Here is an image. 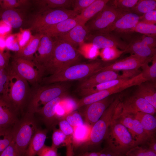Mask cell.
Wrapping results in <instances>:
<instances>
[{
	"label": "cell",
	"instance_id": "ac0fdd59",
	"mask_svg": "<svg viewBox=\"0 0 156 156\" xmlns=\"http://www.w3.org/2000/svg\"><path fill=\"white\" fill-rule=\"evenodd\" d=\"M43 34L33 61L42 69L51 57L54 47V40L53 38L46 34Z\"/></svg>",
	"mask_w": 156,
	"mask_h": 156
},
{
	"label": "cell",
	"instance_id": "ffe728a7",
	"mask_svg": "<svg viewBox=\"0 0 156 156\" xmlns=\"http://www.w3.org/2000/svg\"><path fill=\"white\" fill-rule=\"evenodd\" d=\"M66 98L65 94L47 103L36 113L39 115L40 119L48 128H54L57 121L55 117L56 107Z\"/></svg>",
	"mask_w": 156,
	"mask_h": 156
},
{
	"label": "cell",
	"instance_id": "4316f807",
	"mask_svg": "<svg viewBox=\"0 0 156 156\" xmlns=\"http://www.w3.org/2000/svg\"><path fill=\"white\" fill-rule=\"evenodd\" d=\"M109 0L95 1L76 16L79 23L85 25L101 11L108 3Z\"/></svg>",
	"mask_w": 156,
	"mask_h": 156
},
{
	"label": "cell",
	"instance_id": "83f0119b",
	"mask_svg": "<svg viewBox=\"0 0 156 156\" xmlns=\"http://www.w3.org/2000/svg\"><path fill=\"white\" fill-rule=\"evenodd\" d=\"M125 52L131 53L141 57L150 59L156 54V49L150 48L141 42L140 40H135L128 45L124 50Z\"/></svg>",
	"mask_w": 156,
	"mask_h": 156
},
{
	"label": "cell",
	"instance_id": "6f0895ef",
	"mask_svg": "<svg viewBox=\"0 0 156 156\" xmlns=\"http://www.w3.org/2000/svg\"><path fill=\"white\" fill-rule=\"evenodd\" d=\"M100 152H86L82 153L77 156H99Z\"/></svg>",
	"mask_w": 156,
	"mask_h": 156
},
{
	"label": "cell",
	"instance_id": "4fadbf2b",
	"mask_svg": "<svg viewBox=\"0 0 156 156\" xmlns=\"http://www.w3.org/2000/svg\"><path fill=\"white\" fill-rule=\"evenodd\" d=\"M122 75H119L115 71L100 70L91 76L81 81L78 88L79 89L94 87L99 84L114 79L124 78H130L134 73L132 71H125Z\"/></svg>",
	"mask_w": 156,
	"mask_h": 156
},
{
	"label": "cell",
	"instance_id": "2e32d148",
	"mask_svg": "<svg viewBox=\"0 0 156 156\" xmlns=\"http://www.w3.org/2000/svg\"><path fill=\"white\" fill-rule=\"evenodd\" d=\"M152 58H145L134 55H131L124 59L104 66L100 70H121L126 71L138 70L146 62L151 61Z\"/></svg>",
	"mask_w": 156,
	"mask_h": 156
},
{
	"label": "cell",
	"instance_id": "4dcf8cb0",
	"mask_svg": "<svg viewBox=\"0 0 156 156\" xmlns=\"http://www.w3.org/2000/svg\"><path fill=\"white\" fill-rule=\"evenodd\" d=\"M33 1L40 9H68V8L73 6L75 0H37Z\"/></svg>",
	"mask_w": 156,
	"mask_h": 156
},
{
	"label": "cell",
	"instance_id": "9c48e42d",
	"mask_svg": "<svg viewBox=\"0 0 156 156\" xmlns=\"http://www.w3.org/2000/svg\"><path fill=\"white\" fill-rule=\"evenodd\" d=\"M126 11L120 10L108 2L85 25L89 32L101 31L112 25Z\"/></svg>",
	"mask_w": 156,
	"mask_h": 156
},
{
	"label": "cell",
	"instance_id": "9f6ffc18",
	"mask_svg": "<svg viewBox=\"0 0 156 156\" xmlns=\"http://www.w3.org/2000/svg\"><path fill=\"white\" fill-rule=\"evenodd\" d=\"M100 152L99 156H120L122 155L118 154L106 147Z\"/></svg>",
	"mask_w": 156,
	"mask_h": 156
},
{
	"label": "cell",
	"instance_id": "f5cc1de1",
	"mask_svg": "<svg viewBox=\"0 0 156 156\" xmlns=\"http://www.w3.org/2000/svg\"><path fill=\"white\" fill-rule=\"evenodd\" d=\"M10 55L0 51V68L7 69Z\"/></svg>",
	"mask_w": 156,
	"mask_h": 156
},
{
	"label": "cell",
	"instance_id": "74e56055",
	"mask_svg": "<svg viewBox=\"0 0 156 156\" xmlns=\"http://www.w3.org/2000/svg\"><path fill=\"white\" fill-rule=\"evenodd\" d=\"M13 129H0V153L13 140Z\"/></svg>",
	"mask_w": 156,
	"mask_h": 156
},
{
	"label": "cell",
	"instance_id": "277c9868",
	"mask_svg": "<svg viewBox=\"0 0 156 156\" xmlns=\"http://www.w3.org/2000/svg\"><path fill=\"white\" fill-rule=\"evenodd\" d=\"M52 84L43 86H38V84L34 85L30 90L25 112L36 114L40 109V106L42 107L49 101L65 94L68 88L64 84Z\"/></svg>",
	"mask_w": 156,
	"mask_h": 156
},
{
	"label": "cell",
	"instance_id": "3957f363",
	"mask_svg": "<svg viewBox=\"0 0 156 156\" xmlns=\"http://www.w3.org/2000/svg\"><path fill=\"white\" fill-rule=\"evenodd\" d=\"M6 95L2 98L10 105L20 114L22 115L27 102L31 89L28 82L10 68Z\"/></svg>",
	"mask_w": 156,
	"mask_h": 156
},
{
	"label": "cell",
	"instance_id": "603a6c76",
	"mask_svg": "<svg viewBox=\"0 0 156 156\" xmlns=\"http://www.w3.org/2000/svg\"><path fill=\"white\" fill-rule=\"evenodd\" d=\"M0 19L11 28L21 27L24 21V16L21 10L17 8L0 10Z\"/></svg>",
	"mask_w": 156,
	"mask_h": 156
},
{
	"label": "cell",
	"instance_id": "30bf717a",
	"mask_svg": "<svg viewBox=\"0 0 156 156\" xmlns=\"http://www.w3.org/2000/svg\"><path fill=\"white\" fill-rule=\"evenodd\" d=\"M10 69L33 86L40 81L44 74L42 70L32 61L14 57Z\"/></svg>",
	"mask_w": 156,
	"mask_h": 156
},
{
	"label": "cell",
	"instance_id": "91938a15",
	"mask_svg": "<svg viewBox=\"0 0 156 156\" xmlns=\"http://www.w3.org/2000/svg\"><path fill=\"white\" fill-rule=\"evenodd\" d=\"M120 156H127L126 155H121Z\"/></svg>",
	"mask_w": 156,
	"mask_h": 156
},
{
	"label": "cell",
	"instance_id": "f546056e",
	"mask_svg": "<svg viewBox=\"0 0 156 156\" xmlns=\"http://www.w3.org/2000/svg\"><path fill=\"white\" fill-rule=\"evenodd\" d=\"M133 115L139 121L149 137L155 136L156 118L153 115L142 112H138Z\"/></svg>",
	"mask_w": 156,
	"mask_h": 156
},
{
	"label": "cell",
	"instance_id": "bcb514c9",
	"mask_svg": "<svg viewBox=\"0 0 156 156\" xmlns=\"http://www.w3.org/2000/svg\"><path fill=\"white\" fill-rule=\"evenodd\" d=\"M0 156H21L13 140L9 145L0 153Z\"/></svg>",
	"mask_w": 156,
	"mask_h": 156
},
{
	"label": "cell",
	"instance_id": "d6a6232c",
	"mask_svg": "<svg viewBox=\"0 0 156 156\" xmlns=\"http://www.w3.org/2000/svg\"><path fill=\"white\" fill-rule=\"evenodd\" d=\"M156 1L155 0H138L135 5L130 11L139 14H144L156 10Z\"/></svg>",
	"mask_w": 156,
	"mask_h": 156
},
{
	"label": "cell",
	"instance_id": "60d3db41",
	"mask_svg": "<svg viewBox=\"0 0 156 156\" xmlns=\"http://www.w3.org/2000/svg\"><path fill=\"white\" fill-rule=\"evenodd\" d=\"M64 119L73 127L81 125L84 123L80 114L74 111L67 114Z\"/></svg>",
	"mask_w": 156,
	"mask_h": 156
},
{
	"label": "cell",
	"instance_id": "f907efd6",
	"mask_svg": "<svg viewBox=\"0 0 156 156\" xmlns=\"http://www.w3.org/2000/svg\"><path fill=\"white\" fill-rule=\"evenodd\" d=\"M156 37V35H145L142 36L140 40L144 44L148 47L152 48H155Z\"/></svg>",
	"mask_w": 156,
	"mask_h": 156
},
{
	"label": "cell",
	"instance_id": "8fae6325",
	"mask_svg": "<svg viewBox=\"0 0 156 156\" xmlns=\"http://www.w3.org/2000/svg\"><path fill=\"white\" fill-rule=\"evenodd\" d=\"M156 111V109L146 100L133 95L120 100L115 113L119 115H133L142 112L154 115Z\"/></svg>",
	"mask_w": 156,
	"mask_h": 156
},
{
	"label": "cell",
	"instance_id": "f6af8a7d",
	"mask_svg": "<svg viewBox=\"0 0 156 156\" xmlns=\"http://www.w3.org/2000/svg\"><path fill=\"white\" fill-rule=\"evenodd\" d=\"M30 30V29L22 30L21 32L17 35L20 49L25 46L30 39L32 36Z\"/></svg>",
	"mask_w": 156,
	"mask_h": 156
},
{
	"label": "cell",
	"instance_id": "8992f818",
	"mask_svg": "<svg viewBox=\"0 0 156 156\" xmlns=\"http://www.w3.org/2000/svg\"><path fill=\"white\" fill-rule=\"evenodd\" d=\"M39 127L35 114L24 112L13 129V140L21 156L25 152L32 137Z\"/></svg>",
	"mask_w": 156,
	"mask_h": 156
},
{
	"label": "cell",
	"instance_id": "db71d44e",
	"mask_svg": "<svg viewBox=\"0 0 156 156\" xmlns=\"http://www.w3.org/2000/svg\"><path fill=\"white\" fill-rule=\"evenodd\" d=\"M11 27L2 20L0 21V37H3L11 31Z\"/></svg>",
	"mask_w": 156,
	"mask_h": 156
},
{
	"label": "cell",
	"instance_id": "cb8c5ba5",
	"mask_svg": "<svg viewBox=\"0 0 156 156\" xmlns=\"http://www.w3.org/2000/svg\"><path fill=\"white\" fill-rule=\"evenodd\" d=\"M43 34L38 33L32 36L28 42L17 51L14 57L32 61Z\"/></svg>",
	"mask_w": 156,
	"mask_h": 156
},
{
	"label": "cell",
	"instance_id": "44dd1931",
	"mask_svg": "<svg viewBox=\"0 0 156 156\" xmlns=\"http://www.w3.org/2000/svg\"><path fill=\"white\" fill-rule=\"evenodd\" d=\"M89 32L85 25L79 23L66 34L55 38L65 42L75 48L83 44Z\"/></svg>",
	"mask_w": 156,
	"mask_h": 156
},
{
	"label": "cell",
	"instance_id": "ba28073f",
	"mask_svg": "<svg viewBox=\"0 0 156 156\" xmlns=\"http://www.w3.org/2000/svg\"><path fill=\"white\" fill-rule=\"evenodd\" d=\"M120 101L119 97L114 99L100 118L93 126L88 140L80 148L87 149L99 144L104 140L113 118L116 107Z\"/></svg>",
	"mask_w": 156,
	"mask_h": 156
},
{
	"label": "cell",
	"instance_id": "d6986e66",
	"mask_svg": "<svg viewBox=\"0 0 156 156\" xmlns=\"http://www.w3.org/2000/svg\"><path fill=\"white\" fill-rule=\"evenodd\" d=\"M19 114L0 96V129H12L18 121Z\"/></svg>",
	"mask_w": 156,
	"mask_h": 156
},
{
	"label": "cell",
	"instance_id": "ee69618b",
	"mask_svg": "<svg viewBox=\"0 0 156 156\" xmlns=\"http://www.w3.org/2000/svg\"><path fill=\"white\" fill-rule=\"evenodd\" d=\"M95 1V0H75L73 10L78 14Z\"/></svg>",
	"mask_w": 156,
	"mask_h": 156
},
{
	"label": "cell",
	"instance_id": "b9f144b4",
	"mask_svg": "<svg viewBox=\"0 0 156 156\" xmlns=\"http://www.w3.org/2000/svg\"><path fill=\"white\" fill-rule=\"evenodd\" d=\"M67 136L60 129H54L52 136V143L51 147L57 149V147L65 142Z\"/></svg>",
	"mask_w": 156,
	"mask_h": 156
},
{
	"label": "cell",
	"instance_id": "7dc6e473",
	"mask_svg": "<svg viewBox=\"0 0 156 156\" xmlns=\"http://www.w3.org/2000/svg\"><path fill=\"white\" fill-rule=\"evenodd\" d=\"M140 21L145 23L155 24L156 10H155L143 14L140 16Z\"/></svg>",
	"mask_w": 156,
	"mask_h": 156
},
{
	"label": "cell",
	"instance_id": "680465c9",
	"mask_svg": "<svg viewBox=\"0 0 156 156\" xmlns=\"http://www.w3.org/2000/svg\"><path fill=\"white\" fill-rule=\"evenodd\" d=\"M5 48H6L5 40L3 37H0V51L3 52Z\"/></svg>",
	"mask_w": 156,
	"mask_h": 156
},
{
	"label": "cell",
	"instance_id": "681fc988",
	"mask_svg": "<svg viewBox=\"0 0 156 156\" xmlns=\"http://www.w3.org/2000/svg\"><path fill=\"white\" fill-rule=\"evenodd\" d=\"M37 155L38 156H58L57 149L44 145Z\"/></svg>",
	"mask_w": 156,
	"mask_h": 156
},
{
	"label": "cell",
	"instance_id": "11a10c76",
	"mask_svg": "<svg viewBox=\"0 0 156 156\" xmlns=\"http://www.w3.org/2000/svg\"><path fill=\"white\" fill-rule=\"evenodd\" d=\"M149 149L156 153V140L155 136L151 137L144 144Z\"/></svg>",
	"mask_w": 156,
	"mask_h": 156
},
{
	"label": "cell",
	"instance_id": "9a60e30c",
	"mask_svg": "<svg viewBox=\"0 0 156 156\" xmlns=\"http://www.w3.org/2000/svg\"><path fill=\"white\" fill-rule=\"evenodd\" d=\"M114 98L112 95L86 106L83 116L84 122L92 127L101 117Z\"/></svg>",
	"mask_w": 156,
	"mask_h": 156
},
{
	"label": "cell",
	"instance_id": "5b68a950",
	"mask_svg": "<svg viewBox=\"0 0 156 156\" xmlns=\"http://www.w3.org/2000/svg\"><path fill=\"white\" fill-rule=\"evenodd\" d=\"M104 140L105 147L119 155H125L128 151L136 146L127 129L114 118Z\"/></svg>",
	"mask_w": 156,
	"mask_h": 156
},
{
	"label": "cell",
	"instance_id": "7bdbcfd3",
	"mask_svg": "<svg viewBox=\"0 0 156 156\" xmlns=\"http://www.w3.org/2000/svg\"><path fill=\"white\" fill-rule=\"evenodd\" d=\"M16 36L10 35L8 36L5 40L6 48L8 49L18 51L20 49L18 38Z\"/></svg>",
	"mask_w": 156,
	"mask_h": 156
},
{
	"label": "cell",
	"instance_id": "1f68e13d",
	"mask_svg": "<svg viewBox=\"0 0 156 156\" xmlns=\"http://www.w3.org/2000/svg\"><path fill=\"white\" fill-rule=\"evenodd\" d=\"M152 64L149 66L148 63L149 61L145 62L141 67V72L143 78L146 81L156 83V55L152 58Z\"/></svg>",
	"mask_w": 156,
	"mask_h": 156
},
{
	"label": "cell",
	"instance_id": "8d00e7d4",
	"mask_svg": "<svg viewBox=\"0 0 156 156\" xmlns=\"http://www.w3.org/2000/svg\"><path fill=\"white\" fill-rule=\"evenodd\" d=\"M138 0H113L108 2L111 5L122 10L130 11L136 4Z\"/></svg>",
	"mask_w": 156,
	"mask_h": 156
},
{
	"label": "cell",
	"instance_id": "c3c4849f",
	"mask_svg": "<svg viewBox=\"0 0 156 156\" xmlns=\"http://www.w3.org/2000/svg\"><path fill=\"white\" fill-rule=\"evenodd\" d=\"M59 129L66 136L72 135L73 128L65 119L59 121Z\"/></svg>",
	"mask_w": 156,
	"mask_h": 156
},
{
	"label": "cell",
	"instance_id": "7a4b0ae2",
	"mask_svg": "<svg viewBox=\"0 0 156 156\" xmlns=\"http://www.w3.org/2000/svg\"><path fill=\"white\" fill-rule=\"evenodd\" d=\"M100 62L77 64L43 78L42 82L51 84L77 80H82L99 72L103 67Z\"/></svg>",
	"mask_w": 156,
	"mask_h": 156
},
{
	"label": "cell",
	"instance_id": "7402d4cb",
	"mask_svg": "<svg viewBox=\"0 0 156 156\" xmlns=\"http://www.w3.org/2000/svg\"><path fill=\"white\" fill-rule=\"evenodd\" d=\"M80 23L76 16L68 18L48 27L39 33L56 38L64 34Z\"/></svg>",
	"mask_w": 156,
	"mask_h": 156
},
{
	"label": "cell",
	"instance_id": "d4e9b609",
	"mask_svg": "<svg viewBox=\"0 0 156 156\" xmlns=\"http://www.w3.org/2000/svg\"><path fill=\"white\" fill-rule=\"evenodd\" d=\"M138 86L134 95L144 99L156 109V83L146 81Z\"/></svg>",
	"mask_w": 156,
	"mask_h": 156
},
{
	"label": "cell",
	"instance_id": "484cf974",
	"mask_svg": "<svg viewBox=\"0 0 156 156\" xmlns=\"http://www.w3.org/2000/svg\"><path fill=\"white\" fill-rule=\"evenodd\" d=\"M47 131L39 127L35 133L26 149L25 156H35L44 146Z\"/></svg>",
	"mask_w": 156,
	"mask_h": 156
},
{
	"label": "cell",
	"instance_id": "6da1fadb",
	"mask_svg": "<svg viewBox=\"0 0 156 156\" xmlns=\"http://www.w3.org/2000/svg\"><path fill=\"white\" fill-rule=\"evenodd\" d=\"M80 54L76 48L69 44L55 38L52 55L42 67L43 73L51 75L70 66L78 63Z\"/></svg>",
	"mask_w": 156,
	"mask_h": 156
},
{
	"label": "cell",
	"instance_id": "e575fe53",
	"mask_svg": "<svg viewBox=\"0 0 156 156\" xmlns=\"http://www.w3.org/2000/svg\"><path fill=\"white\" fill-rule=\"evenodd\" d=\"M125 155L127 156H156V153L145 145L142 144L132 148Z\"/></svg>",
	"mask_w": 156,
	"mask_h": 156
},
{
	"label": "cell",
	"instance_id": "816d5d0a",
	"mask_svg": "<svg viewBox=\"0 0 156 156\" xmlns=\"http://www.w3.org/2000/svg\"><path fill=\"white\" fill-rule=\"evenodd\" d=\"M86 56L89 59L94 58L99 54V49L91 43L86 44Z\"/></svg>",
	"mask_w": 156,
	"mask_h": 156
},
{
	"label": "cell",
	"instance_id": "d590c367",
	"mask_svg": "<svg viewBox=\"0 0 156 156\" xmlns=\"http://www.w3.org/2000/svg\"><path fill=\"white\" fill-rule=\"evenodd\" d=\"M131 32L140 33L145 35L156 34V25L139 21Z\"/></svg>",
	"mask_w": 156,
	"mask_h": 156
},
{
	"label": "cell",
	"instance_id": "f1b7e54d",
	"mask_svg": "<svg viewBox=\"0 0 156 156\" xmlns=\"http://www.w3.org/2000/svg\"><path fill=\"white\" fill-rule=\"evenodd\" d=\"M92 127L84 122L80 126L73 127L72 135L73 147L75 149L80 148L88 140Z\"/></svg>",
	"mask_w": 156,
	"mask_h": 156
},
{
	"label": "cell",
	"instance_id": "5bb4252c",
	"mask_svg": "<svg viewBox=\"0 0 156 156\" xmlns=\"http://www.w3.org/2000/svg\"><path fill=\"white\" fill-rule=\"evenodd\" d=\"M88 35V40L99 49L114 47L124 51L128 44L118 36L111 33L96 32Z\"/></svg>",
	"mask_w": 156,
	"mask_h": 156
},
{
	"label": "cell",
	"instance_id": "ab89813d",
	"mask_svg": "<svg viewBox=\"0 0 156 156\" xmlns=\"http://www.w3.org/2000/svg\"><path fill=\"white\" fill-rule=\"evenodd\" d=\"M9 78V69L0 68V96L2 97L6 94Z\"/></svg>",
	"mask_w": 156,
	"mask_h": 156
},
{
	"label": "cell",
	"instance_id": "7c38bea8",
	"mask_svg": "<svg viewBox=\"0 0 156 156\" xmlns=\"http://www.w3.org/2000/svg\"><path fill=\"white\" fill-rule=\"evenodd\" d=\"M113 118L127 129L136 146L144 144L150 138L133 115H119L114 112Z\"/></svg>",
	"mask_w": 156,
	"mask_h": 156
},
{
	"label": "cell",
	"instance_id": "836d02e7",
	"mask_svg": "<svg viewBox=\"0 0 156 156\" xmlns=\"http://www.w3.org/2000/svg\"><path fill=\"white\" fill-rule=\"evenodd\" d=\"M125 52V51L112 47L102 49L99 54L103 60L107 61L116 59Z\"/></svg>",
	"mask_w": 156,
	"mask_h": 156
},
{
	"label": "cell",
	"instance_id": "e0dca14e",
	"mask_svg": "<svg viewBox=\"0 0 156 156\" xmlns=\"http://www.w3.org/2000/svg\"><path fill=\"white\" fill-rule=\"evenodd\" d=\"M140 16L135 13L126 11L107 28L99 32L111 33L113 31L131 32L140 21Z\"/></svg>",
	"mask_w": 156,
	"mask_h": 156
},
{
	"label": "cell",
	"instance_id": "f35d334b",
	"mask_svg": "<svg viewBox=\"0 0 156 156\" xmlns=\"http://www.w3.org/2000/svg\"><path fill=\"white\" fill-rule=\"evenodd\" d=\"M29 2L27 0H0V6L3 9L16 8L27 6Z\"/></svg>",
	"mask_w": 156,
	"mask_h": 156
},
{
	"label": "cell",
	"instance_id": "52a82bcc",
	"mask_svg": "<svg viewBox=\"0 0 156 156\" xmlns=\"http://www.w3.org/2000/svg\"><path fill=\"white\" fill-rule=\"evenodd\" d=\"M78 14L73 10L67 9H40L32 17L30 30L40 33L48 27Z\"/></svg>",
	"mask_w": 156,
	"mask_h": 156
}]
</instances>
